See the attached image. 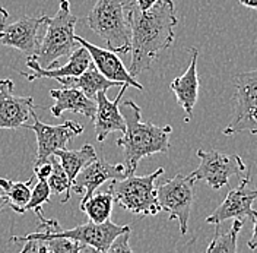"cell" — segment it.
<instances>
[{"instance_id": "52a82bcc", "label": "cell", "mask_w": 257, "mask_h": 253, "mask_svg": "<svg viewBox=\"0 0 257 253\" xmlns=\"http://www.w3.org/2000/svg\"><path fill=\"white\" fill-rule=\"evenodd\" d=\"M194 177L176 174L157 186V199L161 211L168 212L170 221H178L180 233L186 234L194 201Z\"/></svg>"}, {"instance_id": "d6a6232c", "label": "cell", "mask_w": 257, "mask_h": 253, "mask_svg": "<svg viewBox=\"0 0 257 253\" xmlns=\"http://www.w3.org/2000/svg\"><path fill=\"white\" fill-rule=\"evenodd\" d=\"M35 247H37V241H27V244L22 247V250L19 253H30L35 250Z\"/></svg>"}, {"instance_id": "4fadbf2b", "label": "cell", "mask_w": 257, "mask_h": 253, "mask_svg": "<svg viewBox=\"0 0 257 253\" xmlns=\"http://www.w3.org/2000/svg\"><path fill=\"white\" fill-rule=\"evenodd\" d=\"M124 177H126V172H124L123 164H110L105 159L96 158L94 162H91L76 176L70 190L82 196V201H80V205H82L104 183L111 182V180H121Z\"/></svg>"}, {"instance_id": "277c9868", "label": "cell", "mask_w": 257, "mask_h": 253, "mask_svg": "<svg viewBox=\"0 0 257 253\" xmlns=\"http://www.w3.org/2000/svg\"><path fill=\"white\" fill-rule=\"evenodd\" d=\"M76 24L78 18L70 12L69 0H60L57 14L51 18L46 16V34L40 41L38 53L31 60L44 69H50L57 66L60 59L70 57L80 47L75 40Z\"/></svg>"}, {"instance_id": "8992f818", "label": "cell", "mask_w": 257, "mask_h": 253, "mask_svg": "<svg viewBox=\"0 0 257 253\" xmlns=\"http://www.w3.org/2000/svg\"><path fill=\"white\" fill-rule=\"evenodd\" d=\"M164 174V168H158L148 176H127L121 180H111L108 192L115 204L126 211L148 217L161 212L157 199V180Z\"/></svg>"}, {"instance_id": "83f0119b", "label": "cell", "mask_w": 257, "mask_h": 253, "mask_svg": "<svg viewBox=\"0 0 257 253\" xmlns=\"http://www.w3.org/2000/svg\"><path fill=\"white\" fill-rule=\"evenodd\" d=\"M130 234H132V231H126V233L120 234V236L115 238L111 244H110V247H108L105 252L101 253H133L132 247H130V243H128Z\"/></svg>"}, {"instance_id": "2e32d148", "label": "cell", "mask_w": 257, "mask_h": 253, "mask_svg": "<svg viewBox=\"0 0 257 253\" xmlns=\"http://www.w3.org/2000/svg\"><path fill=\"white\" fill-rule=\"evenodd\" d=\"M127 87L128 85H121L120 93L117 94L114 101H110L104 91L96 94V113L95 117H94L96 141L104 142L105 138L110 133H114V132L124 133L126 122H124L123 114L120 113V106L118 104H120V101L123 98V94L126 93Z\"/></svg>"}, {"instance_id": "7a4b0ae2", "label": "cell", "mask_w": 257, "mask_h": 253, "mask_svg": "<svg viewBox=\"0 0 257 253\" xmlns=\"http://www.w3.org/2000/svg\"><path fill=\"white\" fill-rule=\"evenodd\" d=\"M120 113L124 117L126 130L123 136L117 139V146L123 148V165L127 177L135 174L139 162L145 157L160 152L165 154L170 151V136L173 133V127L170 125L157 126L149 122H142V110L133 101H124L120 106Z\"/></svg>"}, {"instance_id": "5b68a950", "label": "cell", "mask_w": 257, "mask_h": 253, "mask_svg": "<svg viewBox=\"0 0 257 253\" xmlns=\"http://www.w3.org/2000/svg\"><path fill=\"white\" fill-rule=\"evenodd\" d=\"M88 27L107 44V50L127 54L130 51V27L121 0H96L86 16Z\"/></svg>"}, {"instance_id": "f546056e", "label": "cell", "mask_w": 257, "mask_h": 253, "mask_svg": "<svg viewBox=\"0 0 257 253\" xmlns=\"http://www.w3.org/2000/svg\"><path fill=\"white\" fill-rule=\"evenodd\" d=\"M136 3V6L141 9V11H149L152 6H155L158 2L161 0H133Z\"/></svg>"}, {"instance_id": "30bf717a", "label": "cell", "mask_w": 257, "mask_h": 253, "mask_svg": "<svg viewBox=\"0 0 257 253\" xmlns=\"http://www.w3.org/2000/svg\"><path fill=\"white\" fill-rule=\"evenodd\" d=\"M31 117H34V123L32 125L25 123L22 127L32 130L37 136V155L34 164H41L47 161L51 155H54L57 151L66 149L69 141L79 136L83 132L82 125L73 120H66L62 125L51 126L43 123L34 110L31 113Z\"/></svg>"}, {"instance_id": "d590c367", "label": "cell", "mask_w": 257, "mask_h": 253, "mask_svg": "<svg viewBox=\"0 0 257 253\" xmlns=\"http://www.w3.org/2000/svg\"><path fill=\"white\" fill-rule=\"evenodd\" d=\"M0 15H2V18H3V19H8V18H9L8 11H6L5 8H2V6H0Z\"/></svg>"}, {"instance_id": "603a6c76", "label": "cell", "mask_w": 257, "mask_h": 253, "mask_svg": "<svg viewBox=\"0 0 257 253\" xmlns=\"http://www.w3.org/2000/svg\"><path fill=\"white\" fill-rule=\"evenodd\" d=\"M112 205L114 199L110 192H99L94 193L85 204L79 205L80 211L85 212L89 218V221L95 224H102V222L110 221L111 217Z\"/></svg>"}, {"instance_id": "8fae6325", "label": "cell", "mask_w": 257, "mask_h": 253, "mask_svg": "<svg viewBox=\"0 0 257 253\" xmlns=\"http://www.w3.org/2000/svg\"><path fill=\"white\" fill-rule=\"evenodd\" d=\"M257 199V189L250 188V173L247 172L235 189L228 190L225 199L221 205L206 218L208 224L221 225L226 220H256L257 211L253 208V204Z\"/></svg>"}, {"instance_id": "d4e9b609", "label": "cell", "mask_w": 257, "mask_h": 253, "mask_svg": "<svg viewBox=\"0 0 257 253\" xmlns=\"http://www.w3.org/2000/svg\"><path fill=\"white\" fill-rule=\"evenodd\" d=\"M51 162H53V172L50 174V177L47 179L48 186H50V190L51 193L54 195H64V198L62 199V202H67L70 199V193H72V183L67 177V174L64 173V170L62 168L59 159L56 158V155H51L50 157Z\"/></svg>"}, {"instance_id": "cb8c5ba5", "label": "cell", "mask_w": 257, "mask_h": 253, "mask_svg": "<svg viewBox=\"0 0 257 253\" xmlns=\"http://www.w3.org/2000/svg\"><path fill=\"white\" fill-rule=\"evenodd\" d=\"M244 221L234 220L229 230L222 231L219 225H216L215 236L206 247V253H237V240Z\"/></svg>"}, {"instance_id": "484cf974", "label": "cell", "mask_w": 257, "mask_h": 253, "mask_svg": "<svg viewBox=\"0 0 257 253\" xmlns=\"http://www.w3.org/2000/svg\"><path fill=\"white\" fill-rule=\"evenodd\" d=\"M51 190L47 180H38V183L31 190V198L27 205V211H43V205L50 201Z\"/></svg>"}, {"instance_id": "3957f363", "label": "cell", "mask_w": 257, "mask_h": 253, "mask_svg": "<svg viewBox=\"0 0 257 253\" xmlns=\"http://www.w3.org/2000/svg\"><path fill=\"white\" fill-rule=\"evenodd\" d=\"M35 215L40 221V228L41 231L38 233H31L27 236H14L11 238L15 243L21 241H43L50 237H66L70 240L78 241L83 247L88 246L91 249H94L95 253L105 252L110 244L120 234L132 231L130 225H118L114 224L110 220L102 224H95V222L89 221L86 224L78 225L75 228H69V230H60V225L57 220H48L43 215L41 211H35Z\"/></svg>"}, {"instance_id": "7c38bea8", "label": "cell", "mask_w": 257, "mask_h": 253, "mask_svg": "<svg viewBox=\"0 0 257 253\" xmlns=\"http://www.w3.org/2000/svg\"><path fill=\"white\" fill-rule=\"evenodd\" d=\"M46 16L40 18L24 16L14 24H0V47H12L19 50L28 60L38 53L41 37L38 31L46 22Z\"/></svg>"}, {"instance_id": "7402d4cb", "label": "cell", "mask_w": 257, "mask_h": 253, "mask_svg": "<svg viewBox=\"0 0 257 253\" xmlns=\"http://www.w3.org/2000/svg\"><path fill=\"white\" fill-rule=\"evenodd\" d=\"M34 177L28 182H14L9 179H0V190L8 199V205L18 214L27 212V205L31 198V185Z\"/></svg>"}, {"instance_id": "5bb4252c", "label": "cell", "mask_w": 257, "mask_h": 253, "mask_svg": "<svg viewBox=\"0 0 257 253\" xmlns=\"http://www.w3.org/2000/svg\"><path fill=\"white\" fill-rule=\"evenodd\" d=\"M35 110L32 97L14 94V80L0 79V129L22 127Z\"/></svg>"}, {"instance_id": "4316f807", "label": "cell", "mask_w": 257, "mask_h": 253, "mask_svg": "<svg viewBox=\"0 0 257 253\" xmlns=\"http://www.w3.org/2000/svg\"><path fill=\"white\" fill-rule=\"evenodd\" d=\"M41 243H44L51 253H80L83 249L78 241L66 237H50Z\"/></svg>"}, {"instance_id": "6da1fadb", "label": "cell", "mask_w": 257, "mask_h": 253, "mask_svg": "<svg viewBox=\"0 0 257 253\" xmlns=\"http://www.w3.org/2000/svg\"><path fill=\"white\" fill-rule=\"evenodd\" d=\"M130 27L132 62L128 73L136 78L149 70L161 51L171 47L178 19L174 0H161L149 11H141L133 0L124 5Z\"/></svg>"}, {"instance_id": "9a60e30c", "label": "cell", "mask_w": 257, "mask_h": 253, "mask_svg": "<svg viewBox=\"0 0 257 253\" xmlns=\"http://www.w3.org/2000/svg\"><path fill=\"white\" fill-rule=\"evenodd\" d=\"M75 40L80 47L86 48V51L89 53V56L94 62V66L104 78L112 80V82H118L120 85L133 87V88L141 90V91L144 90V87L136 80V78H133L128 73V69H126V66L123 64L120 57L114 51L98 47L95 44H91L89 41L83 40L82 37H78V35L75 37Z\"/></svg>"}, {"instance_id": "ac0fdd59", "label": "cell", "mask_w": 257, "mask_h": 253, "mask_svg": "<svg viewBox=\"0 0 257 253\" xmlns=\"http://www.w3.org/2000/svg\"><path fill=\"white\" fill-rule=\"evenodd\" d=\"M91 64V56L86 51V48L79 47L73 54L69 57V62L64 66H54L50 69H44L35 60H27V66L31 69L30 73L21 72V76H24L28 82H34L41 78H53V79H60V78H67V76H78L83 73Z\"/></svg>"}, {"instance_id": "ba28073f", "label": "cell", "mask_w": 257, "mask_h": 253, "mask_svg": "<svg viewBox=\"0 0 257 253\" xmlns=\"http://www.w3.org/2000/svg\"><path fill=\"white\" fill-rule=\"evenodd\" d=\"M235 109L231 123L222 130L225 136L247 132L257 136V67L240 72L234 78Z\"/></svg>"}, {"instance_id": "836d02e7", "label": "cell", "mask_w": 257, "mask_h": 253, "mask_svg": "<svg viewBox=\"0 0 257 253\" xmlns=\"http://www.w3.org/2000/svg\"><path fill=\"white\" fill-rule=\"evenodd\" d=\"M38 253H51V252H50L47 247H46V244H44V243L38 241Z\"/></svg>"}, {"instance_id": "d6986e66", "label": "cell", "mask_w": 257, "mask_h": 253, "mask_svg": "<svg viewBox=\"0 0 257 253\" xmlns=\"http://www.w3.org/2000/svg\"><path fill=\"white\" fill-rule=\"evenodd\" d=\"M48 94L54 98V106L50 107V111L54 117H60L64 111H73L83 114L89 120H94L96 113L95 100L86 97L76 88H62V90H50Z\"/></svg>"}, {"instance_id": "ffe728a7", "label": "cell", "mask_w": 257, "mask_h": 253, "mask_svg": "<svg viewBox=\"0 0 257 253\" xmlns=\"http://www.w3.org/2000/svg\"><path fill=\"white\" fill-rule=\"evenodd\" d=\"M57 82L63 87V88H76L82 91L83 94L92 100H95L96 94L104 91L107 93V90H110L112 87H121L118 82H112L104 78L98 69H96L94 63L89 64V67L80 73L78 76H67V78H60Z\"/></svg>"}, {"instance_id": "e0dca14e", "label": "cell", "mask_w": 257, "mask_h": 253, "mask_svg": "<svg viewBox=\"0 0 257 253\" xmlns=\"http://www.w3.org/2000/svg\"><path fill=\"white\" fill-rule=\"evenodd\" d=\"M190 53H192V60H190L189 67L186 69V72L181 76L176 78L170 85V90L176 95L178 106L186 113V119H184L186 123H189L193 117V110L197 103L199 87H200L199 75H197L199 51H197V48L192 47Z\"/></svg>"}, {"instance_id": "4dcf8cb0", "label": "cell", "mask_w": 257, "mask_h": 253, "mask_svg": "<svg viewBox=\"0 0 257 253\" xmlns=\"http://www.w3.org/2000/svg\"><path fill=\"white\" fill-rule=\"evenodd\" d=\"M253 222H254V225H253V234H251L250 240L247 241V246H248L250 250H256L257 249V218Z\"/></svg>"}, {"instance_id": "44dd1931", "label": "cell", "mask_w": 257, "mask_h": 253, "mask_svg": "<svg viewBox=\"0 0 257 253\" xmlns=\"http://www.w3.org/2000/svg\"><path fill=\"white\" fill-rule=\"evenodd\" d=\"M56 158L59 159L62 168L64 173L67 174L70 183H73V180L76 179V176L88 167L91 162H94L96 159V151L95 148L89 143H85L79 149H60L56 154Z\"/></svg>"}, {"instance_id": "1f68e13d", "label": "cell", "mask_w": 257, "mask_h": 253, "mask_svg": "<svg viewBox=\"0 0 257 253\" xmlns=\"http://www.w3.org/2000/svg\"><path fill=\"white\" fill-rule=\"evenodd\" d=\"M238 2H240V5H242L244 8L257 11V0H238Z\"/></svg>"}, {"instance_id": "9c48e42d", "label": "cell", "mask_w": 257, "mask_h": 253, "mask_svg": "<svg viewBox=\"0 0 257 253\" xmlns=\"http://www.w3.org/2000/svg\"><path fill=\"white\" fill-rule=\"evenodd\" d=\"M197 157L200 159L199 167L190 173L194 180H205L209 188L219 190L229 185V179L232 176L244 177L247 167L240 155L237 154H225L221 151H203L197 149Z\"/></svg>"}, {"instance_id": "f1b7e54d", "label": "cell", "mask_w": 257, "mask_h": 253, "mask_svg": "<svg viewBox=\"0 0 257 253\" xmlns=\"http://www.w3.org/2000/svg\"><path fill=\"white\" fill-rule=\"evenodd\" d=\"M51 172H53V162L50 158L44 162H41V164L34 165V174L38 180H47Z\"/></svg>"}, {"instance_id": "e575fe53", "label": "cell", "mask_w": 257, "mask_h": 253, "mask_svg": "<svg viewBox=\"0 0 257 253\" xmlns=\"http://www.w3.org/2000/svg\"><path fill=\"white\" fill-rule=\"evenodd\" d=\"M8 204V199L5 198V195L2 193V190H0V212H2V209H3V206Z\"/></svg>"}]
</instances>
